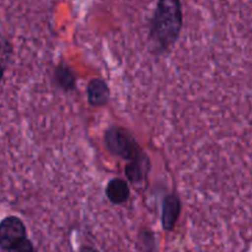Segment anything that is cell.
<instances>
[{"label": "cell", "mask_w": 252, "mask_h": 252, "mask_svg": "<svg viewBox=\"0 0 252 252\" xmlns=\"http://www.w3.org/2000/svg\"><path fill=\"white\" fill-rule=\"evenodd\" d=\"M6 252H36V250H34V246L33 244L31 243V240H29V239L26 238L22 241H20V243H17L16 245L12 246V248Z\"/></svg>", "instance_id": "obj_9"}, {"label": "cell", "mask_w": 252, "mask_h": 252, "mask_svg": "<svg viewBox=\"0 0 252 252\" xmlns=\"http://www.w3.org/2000/svg\"><path fill=\"white\" fill-rule=\"evenodd\" d=\"M80 252H98L96 249L91 248V246H83V248L80 249Z\"/></svg>", "instance_id": "obj_10"}, {"label": "cell", "mask_w": 252, "mask_h": 252, "mask_svg": "<svg viewBox=\"0 0 252 252\" xmlns=\"http://www.w3.org/2000/svg\"><path fill=\"white\" fill-rule=\"evenodd\" d=\"M54 78H56L58 85L64 90H73L75 88V74L69 66L63 65V64L59 65L56 69Z\"/></svg>", "instance_id": "obj_8"}, {"label": "cell", "mask_w": 252, "mask_h": 252, "mask_svg": "<svg viewBox=\"0 0 252 252\" xmlns=\"http://www.w3.org/2000/svg\"><path fill=\"white\" fill-rule=\"evenodd\" d=\"M86 94H88L89 105L93 107L105 106L110 100V89L102 79H91L86 88Z\"/></svg>", "instance_id": "obj_5"}, {"label": "cell", "mask_w": 252, "mask_h": 252, "mask_svg": "<svg viewBox=\"0 0 252 252\" xmlns=\"http://www.w3.org/2000/svg\"><path fill=\"white\" fill-rule=\"evenodd\" d=\"M105 147L112 155L120 157L127 161H134L144 155L139 144L127 129L122 127H111L103 137Z\"/></svg>", "instance_id": "obj_2"}, {"label": "cell", "mask_w": 252, "mask_h": 252, "mask_svg": "<svg viewBox=\"0 0 252 252\" xmlns=\"http://www.w3.org/2000/svg\"><path fill=\"white\" fill-rule=\"evenodd\" d=\"M149 158L147 155H143L139 159L134 161L128 162L125 169V174L127 176L128 181L133 185H140L143 181H145L149 172Z\"/></svg>", "instance_id": "obj_6"}, {"label": "cell", "mask_w": 252, "mask_h": 252, "mask_svg": "<svg viewBox=\"0 0 252 252\" xmlns=\"http://www.w3.org/2000/svg\"><path fill=\"white\" fill-rule=\"evenodd\" d=\"M182 24L181 0H158L149 30V42L157 53H166L175 46Z\"/></svg>", "instance_id": "obj_1"}, {"label": "cell", "mask_w": 252, "mask_h": 252, "mask_svg": "<svg viewBox=\"0 0 252 252\" xmlns=\"http://www.w3.org/2000/svg\"><path fill=\"white\" fill-rule=\"evenodd\" d=\"M129 186L122 179H112L106 186V196L113 204H123L129 198Z\"/></svg>", "instance_id": "obj_7"}, {"label": "cell", "mask_w": 252, "mask_h": 252, "mask_svg": "<svg viewBox=\"0 0 252 252\" xmlns=\"http://www.w3.org/2000/svg\"><path fill=\"white\" fill-rule=\"evenodd\" d=\"M26 238V226L21 219L15 216L2 219L0 223V245L2 250L9 251L12 246Z\"/></svg>", "instance_id": "obj_3"}, {"label": "cell", "mask_w": 252, "mask_h": 252, "mask_svg": "<svg viewBox=\"0 0 252 252\" xmlns=\"http://www.w3.org/2000/svg\"><path fill=\"white\" fill-rule=\"evenodd\" d=\"M180 213H181V201L179 196L171 193L165 197L161 213V224L164 230L170 231L175 228Z\"/></svg>", "instance_id": "obj_4"}]
</instances>
